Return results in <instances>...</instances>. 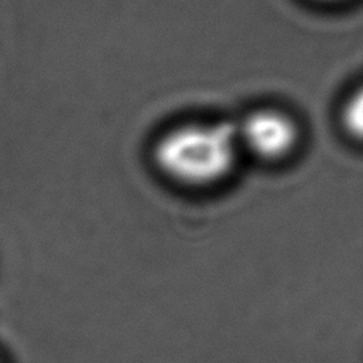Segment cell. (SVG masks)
I'll return each instance as SVG.
<instances>
[{
    "label": "cell",
    "mask_w": 363,
    "mask_h": 363,
    "mask_svg": "<svg viewBox=\"0 0 363 363\" xmlns=\"http://www.w3.org/2000/svg\"><path fill=\"white\" fill-rule=\"evenodd\" d=\"M317 2H325V4H335V2H341V0H317Z\"/></svg>",
    "instance_id": "4"
},
{
    "label": "cell",
    "mask_w": 363,
    "mask_h": 363,
    "mask_svg": "<svg viewBox=\"0 0 363 363\" xmlns=\"http://www.w3.org/2000/svg\"><path fill=\"white\" fill-rule=\"evenodd\" d=\"M235 125L194 122L167 130L154 144L162 174L187 187H210L226 179L240 155Z\"/></svg>",
    "instance_id": "1"
},
{
    "label": "cell",
    "mask_w": 363,
    "mask_h": 363,
    "mask_svg": "<svg viewBox=\"0 0 363 363\" xmlns=\"http://www.w3.org/2000/svg\"><path fill=\"white\" fill-rule=\"evenodd\" d=\"M235 130L240 151L266 162L288 157L299 141L296 121L279 109L255 111Z\"/></svg>",
    "instance_id": "2"
},
{
    "label": "cell",
    "mask_w": 363,
    "mask_h": 363,
    "mask_svg": "<svg viewBox=\"0 0 363 363\" xmlns=\"http://www.w3.org/2000/svg\"><path fill=\"white\" fill-rule=\"evenodd\" d=\"M0 363H2V360H0Z\"/></svg>",
    "instance_id": "5"
},
{
    "label": "cell",
    "mask_w": 363,
    "mask_h": 363,
    "mask_svg": "<svg viewBox=\"0 0 363 363\" xmlns=\"http://www.w3.org/2000/svg\"><path fill=\"white\" fill-rule=\"evenodd\" d=\"M341 125L352 140L363 143V85L357 86L344 101Z\"/></svg>",
    "instance_id": "3"
}]
</instances>
